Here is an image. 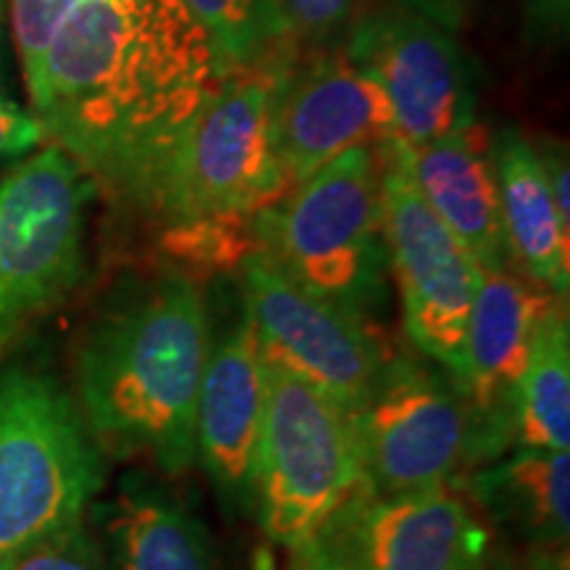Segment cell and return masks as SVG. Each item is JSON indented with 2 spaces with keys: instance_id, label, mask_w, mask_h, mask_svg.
I'll list each match as a JSON object with an SVG mask.
<instances>
[{
  "instance_id": "1",
  "label": "cell",
  "mask_w": 570,
  "mask_h": 570,
  "mask_svg": "<svg viewBox=\"0 0 570 570\" xmlns=\"http://www.w3.org/2000/svg\"><path fill=\"white\" fill-rule=\"evenodd\" d=\"M225 61L185 0H82L30 90L42 140L111 198L148 206Z\"/></svg>"
},
{
  "instance_id": "2",
  "label": "cell",
  "mask_w": 570,
  "mask_h": 570,
  "mask_svg": "<svg viewBox=\"0 0 570 570\" xmlns=\"http://www.w3.org/2000/svg\"><path fill=\"white\" fill-rule=\"evenodd\" d=\"M209 317L194 275L169 267L114 298L77 348V407L101 454L177 479L196 462Z\"/></svg>"
},
{
  "instance_id": "3",
  "label": "cell",
  "mask_w": 570,
  "mask_h": 570,
  "mask_svg": "<svg viewBox=\"0 0 570 570\" xmlns=\"http://www.w3.org/2000/svg\"><path fill=\"white\" fill-rule=\"evenodd\" d=\"M285 56L227 69L185 127L146 206L167 223L164 233L254 230L256 214L288 190L275 146V98Z\"/></svg>"
},
{
  "instance_id": "4",
  "label": "cell",
  "mask_w": 570,
  "mask_h": 570,
  "mask_svg": "<svg viewBox=\"0 0 570 570\" xmlns=\"http://www.w3.org/2000/svg\"><path fill=\"white\" fill-rule=\"evenodd\" d=\"M256 248L283 273L360 317L386 298L381 154L356 146L254 217Z\"/></svg>"
},
{
  "instance_id": "5",
  "label": "cell",
  "mask_w": 570,
  "mask_h": 570,
  "mask_svg": "<svg viewBox=\"0 0 570 570\" xmlns=\"http://www.w3.org/2000/svg\"><path fill=\"white\" fill-rule=\"evenodd\" d=\"M101 483L104 454L69 391L42 370H0V570L82 520Z\"/></svg>"
},
{
  "instance_id": "6",
  "label": "cell",
  "mask_w": 570,
  "mask_h": 570,
  "mask_svg": "<svg viewBox=\"0 0 570 570\" xmlns=\"http://www.w3.org/2000/svg\"><path fill=\"white\" fill-rule=\"evenodd\" d=\"M267 396L254 460V510L269 541L317 539L365 487L354 420L265 356Z\"/></svg>"
},
{
  "instance_id": "7",
  "label": "cell",
  "mask_w": 570,
  "mask_h": 570,
  "mask_svg": "<svg viewBox=\"0 0 570 570\" xmlns=\"http://www.w3.org/2000/svg\"><path fill=\"white\" fill-rule=\"evenodd\" d=\"M92 194L90 177L56 146L0 180V360L80 285Z\"/></svg>"
},
{
  "instance_id": "8",
  "label": "cell",
  "mask_w": 570,
  "mask_h": 570,
  "mask_svg": "<svg viewBox=\"0 0 570 570\" xmlns=\"http://www.w3.org/2000/svg\"><path fill=\"white\" fill-rule=\"evenodd\" d=\"M377 154L383 240L402 298L404 333L417 352L439 362L460 389L481 267L420 196L402 146L389 140L377 146Z\"/></svg>"
},
{
  "instance_id": "9",
  "label": "cell",
  "mask_w": 570,
  "mask_h": 570,
  "mask_svg": "<svg viewBox=\"0 0 570 570\" xmlns=\"http://www.w3.org/2000/svg\"><path fill=\"white\" fill-rule=\"evenodd\" d=\"M240 273L262 354L354 417L389 360L370 320L312 294L259 248Z\"/></svg>"
},
{
  "instance_id": "10",
  "label": "cell",
  "mask_w": 570,
  "mask_h": 570,
  "mask_svg": "<svg viewBox=\"0 0 570 570\" xmlns=\"http://www.w3.org/2000/svg\"><path fill=\"white\" fill-rule=\"evenodd\" d=\"M354 420L367 494L449 487L473 462V428L460 389L412 356H391Z\"/></svg>"
},
{
  "instance_id": "11",
  "label": "cell",
  "mask_w": 570,
  "mask_h": 570,
  "mask_svg": "<svg viewBox=\"0 0 570 570\" xmlns=\"http://www.w3.org/2000/svg\"><path fill=\"white\" fill-rule=\"evenodd\" d=\"M344 51L373 77L394 109V140L407 151L475 122L473 71L454 40L394 0H367L344 35Z\"/></svg>"
},
{
  "instance_id": "12",
  "label": "cell",
  "mask_w": 570,
  "mask_h": 570,
  "mask_svg": "<svg viewBox=\"0 0 570 570\" xmlns=\"http://www.w3.org/2000/svg\"><path fill=\"white\" fill-rule=\"evenodd\" d=\"M394 140V109L344 46L288 53L275 98V146L285 188L338 154Z\"/></svg>"
},
{
  "instance_id": "13",
  "label": "cell",
  "mask_w": 570,
  "mask_h": 570,
  "mask_svg": "<svg viewBox=\"0 0 570 570\" xmlns=\"http://www.w3.org/2000/svg\"><path fill=\"white\" fill-rule=\"evenodd\" d=\"M320 537L354 570L487 568V531L452 483L396 497L362 491Z\"/></svg>"
},
{
  "instance_id": "14",
  "label": "cell",
  "mask_w": 570,
  "mask_h": 570,
  "mask_svg": "<svg viewBox=\"0 0 570 570\" xmlns=\"http://www.w3.org/2000/svg\"><path fill=\"white\" fill-rule=\"evenodd\" d=\"M552 291L510 269H481L468 323L465 399L473 428V462L497 460L512 444V415L520 377L539 320L554 302Z\"/></svg>"
},
{
  "instance_id": "15",
  "label": "cell",
  "mask_w": 570,
  "mask_h": 570,
  "mask_svg": "<svg viewBox=\"0 0 570 570\" xmlns=\"http://www.w3.org/2000/svg\"><path fill=\"white\" fill-rule=\"evenodd\" d=\"M265 396V354L244 304L223 336L209 341L196 407V460L230 515L254 510V460Z\"/></svg>"
},
{
  "instance_id": "16",
  "label": "cell",
  "mask_w": 570,
  "mask_h": 570,
  "mask_svg": "<svg viewBox=\"0 0 570 570\" xmlns=\"http://www.w3.org/2000/svg\"><path fill=\"white\" fill-rule=\"evenodd\" d=\"M407 173L454 238L481 269H510V246L502 225L494 142L483 125L470 122L458 132L407 148Z\"/></svg>"
},
{
  "instance_id": "17",
  "label": "cell",
  "mask_w": 570,
  "mask_h": 570,
  "mask_svg": "<svg viewBox=\"0 0 570 570\" xmlns=\"http://www.w3.org/2000/svg\"><path fill=\"white\" fill-rule=\"evenodd\" d=\"M494 164L510 256L541 288L568 296L570 227L554 206L544 159L518 130H504L494 142Z\"/></svg>"
},
{
  "instance_id": "18",
  "label": "cell",
  "mask_w": 570,
  "mask_h": 570,
  "mask_svg": "<svg viewBox=\"0 0 570 570\" xmlns=\"http://www.w3.org/2000/svg\"><path fill=\"white\" fill-rule=\"evenodd\" d=\"M114 570H217L209 533L188 504L146 479H130L109 504Z\"/></svg>"
},
{
  "instance_id": "19",
  "label": "cell",
  "mask_w": 570,
  "mask_h": 570,
  "mask_svg": "<svg viewBox=\"0 0 570 570\" xmlns=\"http://www.w3.org/2000/svg\"><path fill=\"white\" fill-rule=\"evenodd\" d=\"M470 497L533 547H568V449H520L470 479Z\"/></svg>"
},
{
  "instance_id": "20",
  "label": "cell",
  "mask_w": 570,
  "mask_h": 570,
  "mask_svg": "<svg viewBox=\"0 0 570 570\" xmlns=\"http://www.w3.org/2000/svg\"><path fill=\"white\" fill-rule=\"evenodd\" d=\"M512 444L568 449L570 444V331L566 296H554L533 333L529 365L520 377Z\"/></svg>"
},
{
  "instance_id": "21",
  "label": "cell",
  "mask_w": 570,
  "mask_h": 570,
  "mask_svg": "<svg viewBox=\"0 0 570 570\" xmlns=\"http://www.w3.org/2000/svg\"><path fill=\"white\" fill-rule=\"evenodd\" d=\"M209 32L225 67H254L285 56L273 0H185Z\"/></svg>"
},
{
  "instance_id": "22",
  "label": "cell",
  "mask_w": 570,
  "mask_h": 570,
  "mask_svg": "<svg viewBox=\"0 0 570 570\" xmlns=\"http://www.w3.org/2000/svg\"><path fill=\"white\" fill-rule=\"evenodd\" d=\"M285 51L336 46L367 0H273Z\"/></svg>"
},
{
  "instance_id": "23",
  "label": "cell",
  "mask_w": 570,
  "mask_h": 570,
  "mask_svg": "<svg viewBox=\"0 0 570 570\" xmlns=\"http://www.w3.org/2000/svg\"><path fill=\"white\" fill-rule=\"evenodd\" d=\"M82 0H11V24L27 90L38 85L48 51Z\"/></svg>"
},
{
  "instance_id": "24",
  "label": "cell",
  "mask_w": 570,
  "mask_h": 570,
  "mask_svg": "<svg viewBox=\"0 0 570 570\" xmlns=\"http://www.w3.org/2000/svg\"><path fill=\"white\" fill-rule=\"evenodd\" d=\"M3 570H109L106 558L82 520L61 525L32 541L27 550L6 562Z\"/></svg>"
},
{
  "instance_id": "25",
  "label": "cell",
  "mask_w": 570,
  "mask_h": 570,
  "mask_svg": "<svg viewBox=\"0 0 570 570\" xmlns=\"http://www.w3.org/2000/svg\"><path fill=\"white\" fill-rule=\"evenodd\" d=\"M42 142V130L32 114L0 96V156H19Z\"/></svg>"
},
{
  "instance_id": "26",
  "label": "cell",
  "mask_w": 570,
  "mask_h": 570,
  "mask_svg": "<svg viewBox=\"0 0 570 570\" xmlns=\"http://www.w3.org/2000/svg\"><path fill=\"white\" fill-rule=\"evenodd\" d=\"M288 570H354V566L344 554L333 550L323 537H317L291 550Z\"/></svg>"
},
{
  "instance_id": "27",
  "label": "cell",
  "mask_w": 570,
  "mask_h": 570,
  "mask_svg": "<svg viewBox=\"0 0 570 570\" xmlns=\"http://www.w3.org/2000/svg\"><path fill=\"white\" fill-rule=\"evenodd\" d=\"M394 3L423 13L425 19L436 21L449 32L458 30L468 11V0H394Z\"/></svg>"
},
{
  "instance_id": "28",
  "label": "cell",
  "mask_w": 570,
  "mask_h": 570,
  "mask_svg": "<svg viewBox=\"0 0 570 570\" xmlns=\"http://www.w3.org/2000/svg\"><path fill=\"white\" fill-rule=\"evenodd\" d=\"M523 570H570L568 547H533Z\"/></svg>"
},
{
  "instance_id": "29",
  "label": "cell",
  "mask_w": 570,
  "mask_h": 570,
  "mask_svg": "<svg viewBox=\"0 0 570 570\" xmlns=\"http://www.w3.org/2000/svg\"><path fill=\"white\" fill-rule=\"evenodd\" d=\"M531 17L539 24L560 27L568 21V0H531Z\"/></svg>"
},
{
  "instance_id": "30",
  "label": "cell",
  "mask_w": 570,
  "mask_h": 570,
  "mask_svg": "<svg viewBox=\"0 0 570 570\" xmlns=\"http://www.w3.org/2000/svg\"><path fill=\"white\" fill-rule=\"evenodd\" d=\"M483 570H491V568H489V566H487V568H483Z\"/></svg>"
}]
</instances>
